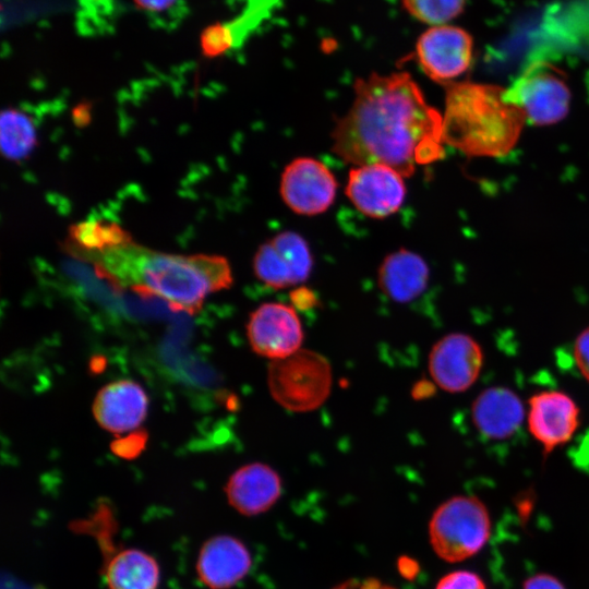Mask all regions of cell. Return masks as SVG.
<instances>
[{"instance_id":"cell-13","label":"cell","mask_w":589,"mask_h":589,"mask_svg":"<svg viewBox=\"0 0 589 589\" xmlns=\"http://www.w3.org/2000/svg\"><path fill=\"white\" fill-rule=\"evenodd\" d=\"M404 178L382 164L353 166L348 173L345 193L361 214L383 219L404 204L407 192Z\"/></svg>"},{"instance_id":"cell-19","label":"cell","mask_w":589,"mask_h":589,"mask_svg":"<svg viewBox=\"0 0 589 589\" xmlns=\"http://www.w3.org/2000/svg\"><path fill=\"white\" fill-rule=\"evenodd\" d=\"M160 569L156 560L139 549L116 553L105 568L109 589H157Z\"/></svg>"},{"instance_id":"cell-9","label":"cell","mask_w":589,"mask_h":589,"mask_svg":"<svg viewBox=\"0 0 589 589\" xmlns=\"http://www.w3.org/2000/svg\"><path fill=\"white\" fill-rule=\"evenodd\" d=\"M313 255L299 233L285 230L262 243L253 257L255 277L274 289H285L308 280Z\"/></svg>"},{"instance_id":"cell-21","label":"cell","mask_w":589,"mask_h":589,"mask_svg":"<svg viewBox=\"0 0 589 589\" xmlns=\"http://www.w3.org/2000/svg\"><path fill=\"white\" fill-rule=\"evenodd\" d=\"M3 156L13 161L25 159L35 148L36 130L31 117L16 109H4L0 118Z\"/></svg>"},{"instance_id":"cell-17","label":"cell","mask_w":589,"mask_h":589,"mask_svg":"<svg viewBox=\"0 0 589 589\" xmlns=\"http://www.w3.org/2000/svg\"><path fill=\"white\" fill-rule=\"evenodd\" d=\"M281 490L277 471L263 462L240 467L230 476L225 488L229 504L245 516L268 510L280 497Z\"/></svg>"},{"instance_id":"cell-1","label":"cell","mask_w":589,"mask_h":589,"mask_svg":"<svg viewBox=\"0 0 589 589\" xmlns=\"http://www.w3.org/2000/svg\"><path fill=\"white\" fill-rule=\"evenodd\" d=\"M353 101L332 131V152L353 166L386 165L402 177L444 156L443 117L406 72L372 73L353 84Z\"/></svg>"},{"instance_id":"cell-11","label":"cell","mask_w":589,"mask_h":589,"mask_svg":"<svg viewBox=\"0 0 589 589\" xmlns=\"http://www.w3.org/2000/svg\"><path fill=\"white\" fill-rule=\"evenodd\" d=\"M337 188L336 178L325 164L312 157H298L285 167L279 192L293 213L315 216L332 206Z\"/></svg>"},{"instance_id":"cell-18","label":"cell","mask_w":589,"mask_h":589,"mask_svg":"<svg viewBox=\"0 0 589 589\" xmlns=\"http://www.w3.org/2000/svg\"><path fill=\"white\" fill-rule=\"evenodd\" d=\"M430 271L419 254L400 248L387 254L377 269V285L392 301L408 303L426 289Z\"/></svg>"},{"instance_id":"cell-14","label":"cell","mask_w":589,"mask_h":589,"mask_svg":"<svg viewBox=\"0 0 589 589\" xmlns=\"http://www.w3.org/2000/svg\"><path fill=\"white\" fill-rule=\"evenodd\" d=\"M471 421L478 433L489 441H506L526 422V405L506 386H490L473 399Z\"/></svg>"},{"instance_id":"cell-26","label":"cell","mask_w":589,"mask_h":589,"mask_svg":"<svg viewBox=\"0 0 589 589\" xmlns=\"http://www.w3.org/2000/svg\"><path fill=\"white\" fill-rule=\"evenodd\" d=\"M146 443L145 432H134L112 444V452L123 458H133L140 454Z\"/></svg>"},{"instance_id":"cell-16","label":"cell","mask_w":589,"mask_h":589,"mask_svg":"<svg viewBox=\"0 0 589 589\" xmlns=\"http://www.w3.org/2000/svg\"><path fill=\"white\" fill-rule=\"evenodd\" d=\"M252 566L247 546L231 536L207 540L199 554L196 573L209 589H228L242 580Z\"/></svg>"},{"instance_id":"cell-24","label":"cell","mask_w":589,"mask_h":589,"mask_svg":"<svg viewBox=\"0 0 589 589\" xmlns=\"http://www.w3.org/2000/svg\"><path fill=\"white\" fill-rule=\"evenodd\" d=\"M435 589H486V586L478 574L461 569L443 576Z\"/></svg>"},{"instance_id":"cell-30","label":"cell","mask_w":589,"mask_h":589,"mask_svg":"<svg viewBox=\"0 0 589 589\" xmlns=\"http://www.w3.org/2000/svg\"><path fill=\"white\" fill-rule=\"evenodd\" d=\"M135 5L140 9L151 12L158 13L168 10L172 7L177 0H133Z\"/></svg>"},{"instance_id":"cell-7","label":"cell","mask_w":589,"mask_h":589,"mask_svg":"<svg viewBox=\"0 0 589 589\" xmlns=\"http://www.w3.org/2000/svg\"><path fill=\"white\" fill-rule=\"evenodd\" d=\"M416 58L424 74L446 85L466 73L473 59V40L454 25L431 26L416 44Z\"/></svg>"},{"instance_id":"cell-32","label":"cell","mask_w":589,"mask_h":589,"mask_svg":"<svg viewBox=\"0 0 589 589\" xmlns=\"http://www.w3.org/2000/svg\"><path fill=\"white\" fill-rule=\"evenodd\" d=\"M575 458L577 462H589V430L577 447Z\"/></svg>"},{"instance_id":"cell-29","label":"cell","mask_w":589,"mask_h":589,"mask_svg":"<svg viewBox=\"0 0 589 589\" xmlns=\"http://www.w3.org/2000/svg\"><path fill=\"white\" fill-rule=\"evenodd\" d=\"M290 298L293 303L292 306L299 310L311 309L315 305L317 301L313 291L305 287H300L293 290L290 294Z\"/></svg>"},{"instance_id":"cell-2","label":"cell","mask_w":589,"mask_h":589,"mask_svg":"<svg viewBox=\"0 0 589 589\" xmlns=\"http://www.w3.org/2000/svg\"><path fill=\"white\" fill-rule=\"evenodd\" d=\"M73 255L91 262L113 287L161 299L172 310L189 314L200 311L208 294L227 289L233 283L227 259L218 255H176L134 243Z\"/></svg>"},{"instance_id":"cell-27","label":"cell","mask_w":589,"mask_h":589,"mask_svg":"<svg viewBox=\"0 0 589 589\" xmlns=\"http://www.w3.org/2000/svg\"><path fill=\"white\" fill-rule=\"evenodd\" d=\"M522 589H566L560 579L546 573H538L528 577Z\"/></svg>"},{"instance_id":"cell-5","label":"cell","mask_w":589,"mask_h":589,"mask_svg":"<svg viewBox=\"0 0 589 589\" xmlns=\"http://www.w3.org/2000/svg\"><path fill=\"white\" fill-rule=\"evenodd\" d=\"M267 385L273 399L291 412H309L328 398L333 385L329 361L321 353L301 348L271 361Z\"/></svg>"},{"instance_id":"cell-25","label":"cell","mask_w":589,"mask_h":589,"mask_svg":"<svg viewBox=\"0 0 589 589\" xmlns=\"http://www.w3.org/2000/svg\"><path fill=\"white\" fill-rule=\"evenodd\" d=\"M573 358L579 374L589 383V326L575 338Z\"/></svg>"},{"instance_id":"cell-31","label":"cell","mask_w":589,"mask_h":589,"mask_svg":"<svg viewBox=\"0 0 589 589\" xmlns=\"http://www.w3.org/2000/svg\"><path fill=\"white\" fill-rule=\"evenodd\" d=\"M72 118L77 127H85L92 119V106L89 103L79 104L72 111Z\"/></svg>"},{"instance_id":"cell-6","label":"cell","mask_w":589,"mask_h":589,"mask_svg":"<svg viewBox=\"0 0 589 589\" xmlns=\"http://www.w3.org/2000/svg\"><path fill=\"white\" fill-rule=\"evenodd\" d=\"M505 96L534 125L561 121L567 115L570 104V89L565 73L543 60L529 64L505 89Z\"/></svg>"},{"instance_id":"cell-10","label":"cell","mask_w":589,"mask_h":589,"mask_svg":"<svg viewBox=\"0 0 589 589\" xmlns=\"http://www.w3.org/2000/svg\"><path fill=\"white\" fill-rule=\"evenodd\" d=\"M483 364L482 346L472 336L459 332L440 338L428 358L433 383L452 394L468 390L479 378Z\"/></svg>"},{"instance_id":"cell-20","label":"cell","mask_w":589,"mask_h":589,"mask_svg":"<svg viewBox=\"0 0 589 589\" xmlns=\"http://www.w3.org/2000/svg\"><path fill=\"white\" fill-rule=\"evenodd\" d=\"M70 251L74 253L104 252L132 243L129 232L116 223L91 219L70 227Z\"/></svg>"},{"instance_id":"cell-28","label":"cell","mask_w":589,"mask_h":589,"mask_svg":"<svg viewBox=\"0 0 589 589\" xmlns=\"http://www.w3.org/2000/svg\"><path fill=\"white\" fill-rule=\"evenodd\" d=\"M333 589H397L374 578L349 579Z\"/></svg>"},{"instance_id":"cell-4","label":"cell","mask_w":589,"mask_h":589,"mask_svg":"<svg viewBox=\"0 0 589 589\" xmlns=\"http://www.w3.org/2000/svg\"><path fill=\"white\" fill-rule=\"evenodd\" d=\"M491 519L484 503L472 495L443 502L429 522L430 543L442 560L460 562L476 555L488 542Z\"/></svg>"},{"instance_id":"cell-12","label":"cell","mask_w":589,"mask_h":589,"mask_svg":"<svg viewBox=\"0 0 589 589\" xmlns=\"http://www.w3.org/2000/svg\"><path fill=\"white\" fill-rule=\"evenodd\" d=\"M247 337L254 353L273 361L301 349L304 333L292 305L265 302L250 313Z\"/></svg>"},{"instance_id":"cell-23","label":"cell","mask_w":589,"mask_h":589,"mask_svg":"<svg viewBox=\"0 0 589 589\" xmlns=\"http://www.w3.org/2000/svg\"><path fill=\"white\" fill-rule=\"evenodd\" d=\"M233 44L231 31L227 25L213 24L201 35V48L206 57H217L226 52Z\"/></svg>"},{"instance_id":"cell-3","label":"cell","mask_w":589,"mask_h":589,"mask_svg":"<svg viewBox=\"0 0 589 589\" xmlns=\"http://www.w3.org/2000/svg\"><path fill=\"white\" fill-rule=\"evenodd\" d=\"M443 142L470 157H501L516 145L527 118L493 84L444 85Z\"/></svg>"},{"instance_id":"cell-15","label":"cell","mask_w":589,"mask_h":589,"mask_svg":"<svg viewBox=\"0 0 589 589\" xmlns=\"http://www.w3.org/2000/svg\"><path fill=\"white\" fill-rule=\"evenodd\" d=\"M148 398L140 384L119 380L104 386L93 402L97 423L111 433L135 430L146 418Z\"/></svg>"},{"instance_id":"cell-8","label":"cell","mask_w":589,"mask_h":589,"mask_svg":"<svg viewBox=\"0 0 589 589\" xmlns=\"http://www.w3.org/2000/svg\"><path fill=\"white\" fill-rule=\"evenodd\" d=\"M580 408L566 392L544 389L526 404V425L544 456L573 440L581 422Z\"/></svg>"},{"instance_id":"cell-22","label":"cell","mask_w":589,"mask_h":589,"mask_svg":"<svg viewBox=\"0 0 589 589\" xmlns=\"http://www.w3.org/2000/svg\"><path fill=\"white\" fill-rule=\"evenodd\" d=\"M407 12L431 26L443 25L458 16L466 0H401Z\"/></svg>"},{"instance_id":"cell-33","label":"cell","mask_w":589,"mask_h":589,"mask_svg":"<svg viewBox=\"0 0 589 589\" xmlns=\"http://www.w3.org/2000/svg\"><path fill=\"white\" fill-rule=\"evenodd\" d=\"M433 384L429 382H418L412 389V396L418 399L431 396L435 392Z\"/></svg>"}]
</instances>
